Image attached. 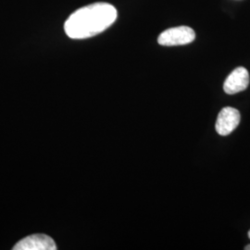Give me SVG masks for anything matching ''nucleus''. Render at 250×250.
<instances>
[{
	"instance_id": "1",
	"label": "nucleus",
	"mask_w": 250,
	"mask_h": 250,
	"mask_svg": "<svg viewBox=\"0 0 250 250\" xmlns=\"http://www.w3.org/2000/svg\"><path fill=\"white\" fill-rule=\"evenodd\" d=\"M117 10L107 3H95L77 9L65 21L64 30L72 39H85L97 36L111 26Z\"/></svg>"
},
{
	"instance_id": "2",
	"label": "nucleus",
	"mask_w": 250,
	"mask_h": 250,
	"mask_svg": "<svg viewBox=\"0 0 250 250\" xmlns=\"http://www.w3.org/2000/svg\"><path fill=\"white\" fill-rule=\"evenodd\" d=\"M196 39L195 31L188 26H178L170 28L161 33L158 42L161 45L173 46V45H188Z\"/></svg>"
},
{
	"instance_id": "3",
	"label": "nucleus",
	"mask_w": 250,
	"mask_h": 250,
	"mask_svg": "<svg viewBox=\"0 0 250 250\" xmlns=\"http://www.w3.org/2000/svg\"><path fill=\"white\" fill-rule=\"evenodd\" d=\"M240 112L232 107H225L220 111L215 128L220 135L226 136L235 130L240 124Z\"/></svg>"
},
{
	"instance_id": "4",
	"label": "nucleus",
	"mask_w": 250,
	"mask_h": 250,
	"mask_svg": "<svg viewBox=\"0 0 250 250\" xmlns=\"http://www.w3.org/2000/svg\"><path fill=\"white\" fill-rule=\"evenodd\" d=\"M13 250H56L53 239L46 234H32L20 241L13 247Z\"/></svg>"
},
{
	"instance_id": "5",
	"label": "nucleus",
	"mask_w": 250,
	"mask_h": 250,
	"mask_svg": "<svg viewBox=\"0 0 250 250\" xmlns=\"http://www.w3.org/2000/svg\"><path fill=\"white\" fill-rule=\"evenodd\" d=\"M250 84V73L244 67L234 69L224 82V92L228 95H234L247 89Z\"/></svg>"
},
{
	"instance_id": "6",
	"label": "nucleus",
	"mask_w": 250,
	"mask_h": 250,
	"mask_svg": "<svg viewBox=\"0 0 250 250\" xmlns=\"http://www.w3.org/2000/svg\"><path fill=\"white\" fill-rule=\"evenodd\" d=\"M245 250H250V245H249V246H247V247H246V248H245Z\"/></svg>"
},
{
	"instance_id": "7",
	"label": "nucleus",
	"mask_w": 250,
	"mask_h": 250,
	"mask_svg": "<svg viewBox=\"0 0 250 250\" xmlns=\"http://www.w3.org/2000/svg\"><path fill=\"white\" fill-rule=\"evenodd\" d=\"M249 237H250V232H249Z\"/></svg>"
}]
</instances>
